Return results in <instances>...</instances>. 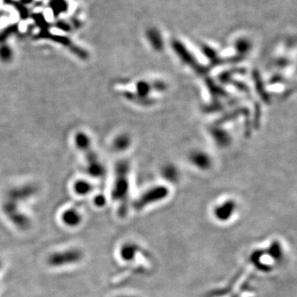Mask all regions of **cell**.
I'll return each mask as SVG.
<instances>
[{
	"instance_id": "obj_1",
	"label": "cell",
	"mask_w": 297,
	"mask_h": 297,
	"mask_svg": "<svg viewBox=\"0 0 297 297\" xmlns=\"http://www.w3.org/2000/svg\"><path fill=\"white\" fill-rule=\"evenodd\" d=\"M83 253L76 248H69L50 253L47 264L52 268H62L79 264L83 259Z\"/></svg>"
},
{
	"instance_id": "obj_2",
	"label": "cell",
	"mask_w": 297,
	"mask_h": 297,
	"mask_svg": "<svg viewBox=\"0 0 297 297\" xmlns=\"http://www.w3.org/2000/svg\"><path fill=\"white\" fill-rule=\"evenodd\" d=\"M61 220L68 228H77L83 221V216L76 208H67L61 215Z\"/></svg>"
},
{
	"instance_id": "obj_3",
	"label": "cell",
	"mask_w": 297,
	"mask_h": 297,
	"mask_svg": "<svg viewBox=\"0 0 297 297\" xmlns=\"http://www.w3.org/2000/svg\"><path fill=\"white\" fill-rule=\"evenodd\" d=\"M167 190L164 189H155V191H150L148 193L144 194L140 201L136 203V207L138 209H141L143 207H146L150 203H154L155 201H160L163 197H166Z\"/></svg>"
},
{
	"instance_id": "obj_4",
	"label": "cell",
	"mask_w": 297,
	"mask_h": 297,
	"mask_svg": "<svg viewBox=\"0 0 297 297\" xmlns=\"http://www.w3.org/2000/svg\"><path fill=\"white\" fill-rule=\"evenodd\" d=\"M234 211V204L233 202H226L221 204L215 209V216L220 221H227L233 216Z\"/></svg>"
},
{
	"instance_id": "obj_5",
	"label": "cell",
	"mask_w": 297,
	"mask_h": 297,
	"mask_svg": "<svg viewBox=\"0 0 297 297\" xmlns=\"http://www.w3.org/2000/svg\"><path fill=\"white\" fill-rule=\"evenodd\" d=\"M73 192L78 195V196H87L92 192V186L85 180H78L75 182L73 186Z\"/></svg>"
},
{
	"instance_id": "obj_6",
	"label": "cell",
	"mask_w": 297,
	"mask_h": 297,
	"mask_svg": "<svg viewBox=\"0 0 297 297\" xmlns=\"http://www.w3.org/2000/svg\"><path fill=\"white\" fill-rule=\"evenodd\" d=\"M76 144L77 148L83 152L90 150V140L88 138V136L83 132H80L76 135Z\"/></svg>"
},
{
	"instance_id": "obj_7",
	"label": "cell",
	"mask_w": 297,
	"mask_h": 297,
	"mask_svg": "<svg viewBox=\"0 0 297 297\" xmlns=\"http://www.w3.org/2000/svg\"><path fill=\"white\" fill-rule=\"evenodd\" d=\"M13 50L9 45L0 46V61L3 63H9L13 61Z\"/></svg>"
},
{
	"instance_id": "obj_8",
	"label": "cell",
	"mask_w": 297,
	"mask_h": 297,
	"mask_svg": "<svg viewBox=\"0 0 297 297\" xmlns=\"http://www.w3.org/2000/svg\"><path fill=\"white\" fill-rule=\"evenodd\" d=\"M121 251H122L121 252V256H122V259L125 260V261H128V260H132V258H134L137 249H136L135 245L128 244L127 245H125L121 249Z\"/></svg>"
},
{
	"instance_id": "obj_9",
	"label": "cell",
	"mask_w": 297,
	"mask_h": 297,
	"mask_svg": "<svg viewBox=\"0 0 297 297\" xmlns=\"http://www.w3.org/2000/svg\"><path fill=\"white\" fill-rule=\"evenodd\" d=\"M95 204L97 206V207H101L104 206L105 204V198L103 197V196H97L95 199Z\"/></svg>"
},
{
	"instance_id": "obj_10",
	"label": "cell",
	"mask_w": 297,
	"mask_h": 297,
	"mask_svg": "<svg viewBox=\"0 0 297 297\" xmlns=\"http://www.w3.org/2000/svg\"><path fill=\"white\" fill-rule=\"evenodd\" d=\"M119 297H136V296H132V295H122V296Z\"/></svg>"
}]
</instances>
